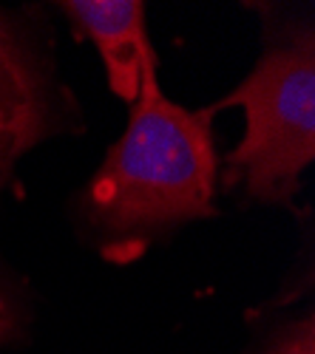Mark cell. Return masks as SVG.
Masks as SVG:
<instances>
[{"instance_id": "6da1fadb", "label": "cell", "mask_w": 315, "mask_h": 354, "mask_svg": "<svg viewBox=\"0 0 315 354\" xmlns=\"http://www.w3.org/2000/svg\"><path fill=\"white\" fill-rule=\"evenodd\" d=\"M216 147L205 111L168 100L156 63L142 71L131 120L89 185L97 224L111 232H145L213 213Z\"/></svg>"}, {"instance_id": "7a4b0ae2", "label": "cell", "mask_w": 315, "mask_h": 354, "mask_svg": "<svg viewBox=\"0 0 315 354\" xmlns=\"http://www.w3.org/2000/svg\"><path fill=\"white\" fill-rule=\"evenodd\" d=\"M244 108V136L227 156L233 182L259 201H287L315 159V43L312 35L270 48L244 82L205 116Z\"/></svg>"}, {"instance_id": "3957f363", "label": "cell", "mask_w": 315, "mask_h": 354, "mask_svg": "<svg viewBox=\"0 0 315 354\" xmlns=\"http://www.w3.org/2000/svg\"><path fill=\"white\" fill-rule=\"evenodd\" d=\"M63 12L102 54L108 88L120 100L134 102L142 71L156 63L148 40L145 3L139 0H71Z\"/></svg>"}, {"instance_id": "277c9868", "label": "cell", "mask_w": 315, "mask_h": 354, "mask_svg": "<svg viewBox=\"0 0 315 354\" xmlns=\"http://www.w3.org/2000/svg\"><path fill=\"white\" fill-rule=\"evenodd\" d=\"M46 128V94L26 51L0 23V167L28 151Z\"/></svg>"}, {"instance_id": "5b68a950", "label": "cell", "mask_w": 315, "mask_h": 354, "mask_svg": "<svg viewBox=\"0 0 315 354\" xmlns=\"http://www.w3.org/2000/svg\"><path fill=\"white\" fill-rule=\"evenodd\" d=\"M267 354H315V326H312V317H307L301 326H296L287 337H281Z\"/></svg>"}, {"instance_id": "8992f818", "label": "cell", "mask_w": 315, "mask_h": 354, "mask_svg": "<svg viewBox=\"0 0 315 354\" xmlns=\"http://www.w3.org/2000/svg\"><path fill=\"white\" fill-rule=\"evenodd\" d=\"M9 326H12V312H9L6 298L0 295V340H3V335L9 332Z\"/></svg>"}]
</instances>
